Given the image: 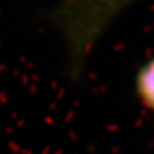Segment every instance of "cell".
I'll return each instance as SVG.
<instances>
[{
	"label": "cell",
	"mask_w": 154,
	"mask_h": 154,
	"mask_svg": "<svg viewBox=\"0 0 154 154\" xmlns=\"http://www.w3.org/2000/svg\"><path fill=\"white\" fill-rule=\"evenodd\" d=\"M135 0H65L56 8L54 20L78 71L113 21Z\"/></svg>",
	"instance_id": "obj_1"
},
{
	"label": "cell",
	"mask_w": 154,
	"mask_h": 154,
	"mask_svg": "<svg viewBox=\"0 0 154 154\" xmlns=\"http://www.w3.org/2000/svg\"><path fill=\"white\" fill-rule=\"evenodd\" d=\"M134 88L142 106L154 112V56L138 69Z\"/></svg>",
	"instance_id": "obj_2"
}]
</instances>
